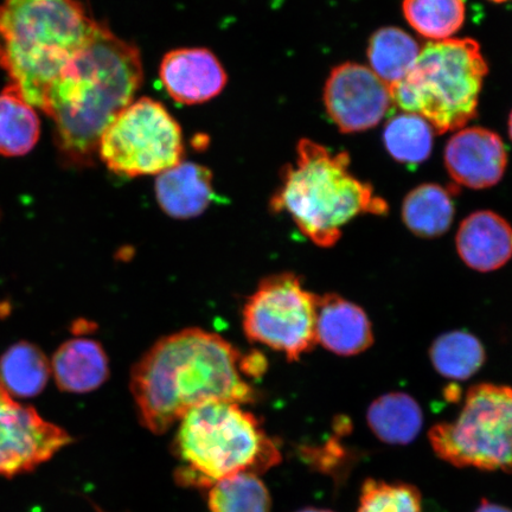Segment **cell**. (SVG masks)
<instances>
[{
	"instance_id": "cell-13",
	"label": "cell",
	"mask_w": 512,
	"mask_h": 512,
	"mask_svg": "<svg viewBox=\"0 0 512 512\" xmlns=\"http://www.w3.org/2000/svg\"><path fill=\"white\" fill-rule=\"evenodd\" d=\"M160 80L178 104L197 105L216 98L227 85V73L216 55L204 48L170 51L160 64Z\"/></svg>"
},
{
	"instance_id": "cell-15",
	"label": "cell",
	"mask_w": 512,
	"mask_h": 512,
	"mask_svg": "<svg viewBox=\"0 0 512 512\" xmlns=\"http://www.w3.org/2000/svg\"><path fill=\"white\" fill-rule=\"evenodd\" d=\"M456 243L472 270L496 271L512 258V227L494 211H476L460 223Z\"/></svg>"
},
{
	"instance_id": "cell-24",
	"label": "cell",
	"mask_w": 512,
	"mask_h": 512,
	"mask_svg": "<svg viewBox=\"0 0 512 512\" xmlns=\"http://www.w3.org/2000/svg\"><path fill=\"white\" fill-rule=\"evenodd\" d=\"M208 505L211 512H271L272 499L258 475L242 472L210 485Z\"/></svg>"
},
{
	"instance_id": "cell-4",
	"label": "cell",
	"mask_w": 512,
	"mask_h": 512,
	"mask_svg": "<svg viewBox=\"0 0 512 512\" xmlns=\"http://www.w3.org/2000/svg\"><path fill=\"white\" fill-rule=\"evenodd\" d=\"M350 163L348 152L334 153L310 139L300 140L296 164L286 166L272 209L290 214L315 245L335 246L345 224L361 215H387L389 210L369 183L352 174Z\"/></svg>"
},
{
	"instance_id": "cell-18",
	"label": "cell",
	"mask_w": 512,
	"mask_h": 512,
	"mask_svg": "<svg viewBox=\"0 0 512 512\" xmlns=\"http://www.w3.org/2000/svg\"><path fill=\"white\" fill-rule=\"evenodd\" d=\"M370 431L382 443L406 446L418 437L424 426L419 403L406 393H388L371 403L367 412Z\"/></svg>"
},
{
	"instance_id": "cell-3",
	"label": "cell",
	"mask_w": 512,
	"mask_h": 512,
	"mask_svg": "<svg viewBox=\"0 0 512 512\" xmlns=\"http://www.w3.org/2000/svg\"><path fill=\"white\" fill-rule=\"evenodd\" d=\"M98 25L79 0H3L0 66L24 99L42 111L48 89Z\"/></svg>"
},
{
	"instance_id": "cell-20",
	"label": "cell",
	"mask_w": 512,
	"mask_h": 512,
	"mask_svg": "<svg viewBox=\"0 0 512 512\" xmlns=\"http://www.w3.org/2000/svg\"><path fill=\"white\" fill-rule=\"evenodd\" d=\"M454 203L450 190L439 184H421L406 196L402 219L411 232L424 239L439 238L452 226Z\"/></svg>"
},
{
	"instance_id": "cell-23",
	"label": "cell",
	"mask_w": 512,
	"mask_h": 512,
	"mask_svg": "<svg viewBox=\"0 0 512 512\" xmlns=\"http://www.w3.org/2000/svg\"><path fill=\"white\" fill-rule=\"evenodd\" d=\"M430 357L435 370L450 380H469L485 363V349L470 332L452 331L432 344Z\"/></svg>"
},
{
	"instance_id": "cell-31",
	"label": "cell",
	"mask_w": 512,
	"mask_h": 512,
	"mask_svg": "<svg viewBox=\"0 0 512 512\" xmlns=\"http://www.w3.org/2000/svg\"><path fill=\"white\" fill-rule=\"evenodd\" d=\"M490 2H494V3H505V2H509V0H490Z\"/></svg>"
},
{
	"instance_id": "cell-5",
	"label": "cell",
	"mask_w": 512,
	"mask_h": 512,
	"mask_svg": "<svg viewBox=\"0 0 512 512\" xmlns=\"http://www.w3.org/2000/svg\"><path fill=\"white\" fill-rule=\"evenodd\" d=\"M174 448L183 464L178 482L207 489L236 473L259 475L281 459L256 416L228 401L204 403L185 414Z\"/></svg>"
},
{
	"instance_id": "cell-14",
	"label": "cell",
	"mask_w": 512,
	"mask_h": 512,
	"mask_svg": "<svg viewBox=\"0 0 512 512\" xmlns=\"http://www.w3.org/2000/svg\"><path fill=\"white\" fill-rule=\"evenodd\" d=\"M316 338L326 350L355 356L374 343V332L362 307L337 296H317Z\"/></svg>"
},
{
	"instance_id": "cell-22",
	"label": "cell",
	"mask_w": 512,
	"mask_h": 512,
	"mask_svg": "<svg viewBox=\"0 0 512 512\" xmlns=\"http://www.w3.org/2000/svg\"><path fill=\"white\" fill-rule=\"evenodd\" d=\"M418 42L400 28H382L370 37L368 60L370 69L393 87L411 72L420 55Z\"/></svg>"
},
{
	"instance_id": "cell-30",
	"label": "cell",
	"mask_w": 512,
	"mask_h": 512,
	"mask_svg": "<svg viewBox=\"0 0 512 512\" xmlns=\"http://www.w3.org/2000/svg\"><path fill=\"white\" fill-rule=\"evenodd\" d=\"M509 136H510V139L512 140V112L509 117Z\"/></svg>"
},
{
	"instance_id": "cell-17",
	"label": "cell",
	"mask_w": 512,
	"mask_h": 512,
	"mask_svg": "<svg viewBox=\"0 0 512 512\" xmlns=\"http://www.w3.org/2000/svg\"><path fill=\"white\" fill-rule=\"evenodd\" d=\"M50 367L57 387L62 392L73 394L93 392L110 375L104 348L87 338L64 342L51 358Z\"/></svg>"
},
{
	"instance_id": "cell-8",
	"label": "cell",
	"mask_w": 512,
	"mask_h": 512,
	"mask_svg": "<svg viewBox=\"0 0 512 512\" xmlns=\"http://www.w3.org/2000/svg\"><path fill=\"white\" fill-rule=\"evenodd\" d=\"M181 126L160 102L142 98L121 112L100 139L98 157L115 175H160L182 162Z\"/></svg>"
},
{
	"instance_id": "cell-27",
	"label": "cell",
	"mask_w": 512,
	"mask_h": 512,
	"mask_svg": "<svg viewBox=\"0 0 512 512\" xmlns=\"http://www.w3.org/2000/svg\"><path fill=\"white\" fill-rule=\"evenodd\" d=\"M357 512H422V496L413 484L368 478Z\"/></svg>"
},
{
	"instance_id": "cell-19",
	"label": "cell",
	"mask_w": 512,
	"mask_h": 512,
	"mask_svg": "<svg viewBox=\"0 0 512 512\" xmlns=\"http://www.w3.org/2000/svg\"><path fill=\"white\" fill-rule=\"evenodd\" d=\"M50 375V362L34 343L18 342L0 357V387L12 398L31 399L40 395Z\"/></svg>"
},
{
	"instance_id": "cell-1",
	"label": "cell",
	"mask_w": 512,
	"mask_h": 512,
	"mask_svg": "<svg viewBox=\"0 0 512 512\" xmlns=\"http://www.w3.org/2000/svg\"><path fill=\"white\" fill-rule=\"evenodd\" d=\"M143 78L138 48L99 23L92 40L50 86L42 108L54 120L64 164L93 165L102 134L132 104Z\"/></svg>"
},
{
	"instance_id": "cell-28",
	"label": "cell",
	"mask_w": 512,
	"mask_h": 512,
	"mask_svg": "<svg viewBox=\"0 0 512 512\" xmlns=\"http://www.w3.org/2000/svg\"><path fill=\"white\" fill-rule=\"evenodd\" d=\"M475 512H512V510L508 507H504V505L490 502L488 499H483Z\"/></svg>"
},
{
	"instance_id": "cell-2",
	"label": "cell",
	"mask_w": 512,
	"mask_h": 512,
	"mask_svg": "<svg viewBox=\"0 0 512 512\" xmlns=\"http://www.w3.org/2000/svg\"><path fill=\"white\" fill-rule=\"evenodd\" d=\"M241 361L226 339L201 329L160 339L132 371L131 390L143 426L163 434L204 403L254 402Z\"/></svg>"
},
{
	"instance_id": "cell-16",
	"label": "cell",
	"mask_w": 512,
	"mask_h": 512,
	"mask_svg": "<svg viewBox=\"0 0 512 512\" xmlns=\"http://www.w3.org/2000/svg\"><path fill=\"white\" fill-rule=\"evenodd\" d=\"M155 189L160 208L174 219L200 216L215 197L211 171L190 162H181L158 175Z\"/></svg>"
},
{
	"instance_id": "cell-9",
	"label": "cell",
	"mask_w": 512,
	"mask_h": 512,
	"mask_svg": "<svg viewBox=\"0 0 512 512\" xmlns=\"http://www.w3.org/2000/svg\"><path fill=\"white\" fill-rule=\"evenodd\" d=\"M317 296L293 273L261 281L243 309V329L253 342L298 361L317 344Z\"/></svg>"
},
{
	"instance_id": "cell-21",
	"label": "cell",
	"mask_w": 512,
	"mask_h": 512,
	"mask_svg": "<svg viewBox=\"0 0 512 512\" xmlns=\"http://www.w3.org/2000/svg\"><path fill=\"white\" fill-rule=\"evenodd\" d=\"M40 136L41 123L35 107L10 83L0 93V156L28 155Z\"/></svg>"
},
{
	"instance_id": "cell-7",
	"label": "cell",
	"mask_w": 512,
	"mask_h": 512,
	"mask_svg": "<svg viewBox=\"0 0 512 512\" xmlns=\"http://www.w3.org/2000/svg\"><path fill=\"white\" fill-rule=\"evenodd\" d=\"M428 435L435 454L450 465L512 473V388L477 384L457 419Z\"/></svg>"
},
{
	"instance_id": "cell-12",
	"label": "cell",
	"mask_w": 512,
	"mask_h": 512,
	"mask_svg": "<svg viewBox=\"0 0 512 512\" xmlns=\"http://www.w3.org/2000/svg\"><path fill=\"white\" fill-rule=\"evenodd\" d=\"M445 165L457 184L473 190L488 189L502 181L508 153L496 132L483 127L464 128L448 140Z\"/></svg>"
},
{
	"instance_id": "cell-6",
	"label": "cell",
	"mask_w": 512,
	"mask_h": 512,
	"mask_svg": "<svg viewBox=\"0 0 512 512\" xmlns=\"http://www.w3.org/2000/svg\"><path fill=\"white\" fill-rule=\"evenodd\" d=\"M489 66L471 38L427 43L411 72L390 87L393 104L420 115L435 132L460 130L477 117Z\"/></svg>"
},
{
	"instance_id": "cell-26",
	"label": "cell",
	"mask_w": 512,
	"mask_h": 512,
	"mask_svg": "<svg viewBox=\"0 0 512 512\" xmlns=\"http://www.w3.org/2000/svg\"><path fill=\"white\" fill-rule=\"evenodd\" d=\"M433 128L414 113H402L390 119L383 131V143L396 162L418 165L430 158Z\"/></svg>"
},
{
	"instance_id": "cell-29",
	"label": "cell",
	"mask_w": 512,
	"mask_h": 512,
	"mask_svg": "<svg viewBox=\"0 0 512 512\" xmlns=\"http://www.w3.org/2000/svg\"><path fill=\"white\" fill-rule=\"evenodd\" d=\"M296 512H336L330 509H322V508H304L302 510H298Z\"/></svg>"
},
{
	"instance_id": "cell-10",
	"label": "cell",
	"mask_w": 512,
	"mask_h": 512,
	"mask_svg": "<svg viewBox=\"0 0 512 512\" xmlns=\"http://www.w3.org/2000/svg\"><path fill=\"white\" fill-rule=\"evenodd\" d=\"M62 427L43 419L0 387V477L34 472L73 443Z\"/></svg>"
},
{
	"instance_id": "cell-11",
	"label": "cell",
	"mask_w": 512,
	"mask_h": 512,
	"mask_svg": "<svg viewBox=\"0 0 512 512\" xmlns=\"http://www.w3.org/2000/svg\"><path fill=\"white\" fill-rule=\"evenodd\" d=\"M324 106L342 133L370 130L393 105L392 92L373 70L347 62L331 70L324 87Z\"/></svg>"
},
{
	"instance_id": "cell-25",
	"label": "cell",
	"mask_w": 512,
	"mask_h": 512,
	"mask_svg": "<svg viewBox=\"0 0 512 512\" xmlns=\"http://www.w3.org/2000/svg\"><path fill=\"white\" fill-rule=\"evenodd\" d=\"M402 9L408 24L433 42L448 40L465 23V0H403Z\"/></svg>"
}]
</instances>
